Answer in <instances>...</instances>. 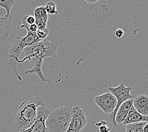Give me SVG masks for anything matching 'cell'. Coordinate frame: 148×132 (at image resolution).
<instances>
[{
    "instance_id": "17",
    "label": "cell",
    "mask_w": 148,
    "mask_h": 132,
    "mask_svg": "<svg viewBox=\"0 0 148 132\" xmlns=\"http://www.w3.org/2000/svg\"><path fill=\"white\" fill-rule=\"evenodd\" d=\"M45 9L47 13L51 15H57L58 14V11H57L56 5L54 2L49 1L46 3V5L45 6Z\"/></svg>"
},
{
    "instance_id": "18",
    "label": "cell",
    "mask_w": 148,
    "mask_h": 132,
    "mask_svg": "<svg viewBox=\"0 0 148 132\" xmlns=\"http://www.w3.org/2000/svg\"><path fill=\"white\" fill-rule=\"evenodd\" d=\"M48 34H49V30L48 28H46L43 30H38L36 32V35L40 41H42V40H45V38H46L47 37H48Z\"/></svg>"
},
{
    "instance_id": "10",
    "label": "cell",
    "mask_w": 148,
    "mask_h": 132,
    "mask_svg": "<svg viewBox=\"0 0 148 132\" xmlns=\"http://www.w3.org/2000/svg\"><path fill=\"white\" fill-rule=\"evenodd\" d=\"M133 106L140 114L148 116V96L144 94L137 95L133 100Z\"/></svg>"
},
{
    "instance_id": "1",
    "label": "cell",
    "mask_w": 148,
    "mask_h": 132,
    "mask_svg": "<svg viewBox=\"0 0 148 132\" xmlns=\"http://www.w3.org/2000/svg\"><path fill=\"white\" fill-rule=\"evenodd\" d=\"M39 106H46V104L42 99L38 97L28 98L22 102L13 120L14 129L16 131H22L32 126L36 120Z\"/></svg>"
},
{
    "instance_id": "25",
    "label": "cell",
    "mask_w": 148,
    "mask_h": 132,
    "mask_svg": "<svg viewBox=\"0 0 148 132\" xmlns=\"http://www.w3.org/2000/svg\"><path fill=\"white\" fill-rule=\"evenodd\" d=\"M97 1H86V2L87 3H96Z\"/></svg>"
},
{
    "instance_id": "14",
    "label": "cell",
    "mask_w": 148,
    "mask_h": 132,
    "mask_svg": "<svg viewBox=\"0 0 148 132\" xmlns=\"http://www.w3.org/2000/svg\"><path fill=\"white\" fill-rule=\"evenodd\" d=\"M147 123L141 122L126 125L125 132H143V127Z\"/></svg>"
},
{
    "instance_id": "11",
    "label": "cell",
    "mask_w": 148,
    "mask_h": 132,
    "mask_svg": "<svg viewBox=\"0 0 148 132\" xmlns=\"http://www.w3.org/2000/svg\"><path fill=\"white\" fill-rule=\"evenodd\" d=\"M133 105V99H129L121 105L115 116V121L118 124H122L125 121L128 115V113Z\"/></svg>"
},
{
    "instance_id": "20",
    "label": "cell",
    "mask_w": 148,
    "mask_h": 132,
    "mask_svg": "<svg viewBox=\"0 0 148 132\" xmlns=\"http://www.w3.org/2000/svg\"><path fill=\"white\" fill-rule=\"evenodd\" d=\"M38 30V28H37V26L36 25V23H34V24H32L29 26V28L27 30V32L36 33Z\"/></svg>"
},
{
    "instance_id": "3",
    "label": "cell",
    "mask_w": 148,
    "mask_h": 132,
    "mask_svg": "<svg viewBox=\"0 0 148 132\" xmlns=\"http://www.w3.org/2000/svg\"><path fill=\"white\" fill-rule=\"evenodd\" d=\"M40 40L36 33L27 32V35L21 37L18 36L9 48V62L8 65L11 67L13 72L19 81H22V77L17 72V64L19 62V57L26 47L36 44Z\"/></svg>"
},
{
    "instance_id": "12",
    "label": "cell",
    "mask_w": 148,
    "mask_h": 132,
    "mask_svg": "<svg viewBox=\"0 0 148 132\" xmlns=\"http://www.w3.org/2000/svg\"><path fill=\"white\" fill-rule=\"evenodd\" d=\"M141 122H146L148 123V116H144L140 114L134 107L133 105L131 107L128 113L127 116L123 123V125H128L136 123H141Z\"/></svg>"
},
{
    "instance_id": "16",
    "label": "cell",
    "mask_w": 148,
    "mask_h": 132,
    "mask_svg": "<svg viewBox=\"0 0 148 132\" xmlns=\"http://www.w3.org/2000/svg\"><path fill=\"white\" fill-rule=\"evenodd\" d=\"M15 3V0H0V7L3 8L6 10V16L10 15L11 9Z\"/></svg>"
},
{
    "instance_id": "22",
    "label": "cell",
    "mask_w": 148,
    "mask_h": 132,
    "mask_svg": "<svg viewBox=\"0 0 148 132\" xmlns=\"http://www.w3.org/2000/svg\"><path fill=\"white\" fill-rule=\"evenodd\" d=\"M110 131V128L106 126V124H103L99 126L100 132H109Z\"/></svg>"
},
{
    "instance_id": "26",
    "label": "cell",
    "mask_w": 148,
    "mask_h": 132,
    "mask_svg": "<svg viewBox=\"0 0 148 132\" xmlns=\"http://www.w3.org/2000/svg\"><path fill=\"white\" fill-rule=\"evenodd\" d=\"M34 64H42V63H34Z\"/></svg>"
},
{
    "instance_id": "15",
    "label": "cell",
    "mask_w": 148,
    "mask_h": 132,
    "mask_svg": "<svg viewBox=\"0 0 148 132\" xmlns=\"http://www.w3.org/2000/svg\"><path fill=\"white\" fill-rule=\"evenodd\" d=\"M35 23V18L32 15H27L22 20V25L21 26V29H25L28 30L29 26Z\"/></svg>"
},
{
    "instance_id": "13",
    "label": "cell",
    "mask_w": 148,
    "mask_h": 132,
    "mask_svg": "<svg viewBox=\"0 0 148 132\" xmlns=\"http://www.w3.org/2000/svg\"><path fill=\"white\" fill-rule=\"evenodd\" d=\"M34 17L36 20H41V21L47 23L48 20V15L47 13L45 6H41L37 7L34 11Z\"/></svg>"
},
{
    "instance_id": "21",
    "label": "cell",
    "mask_w": 148,
    "mask_h": 132,
    "mask_svg": "<svg viewBox=\"0 0 148 132\" xmlns=\"http://www.w3.org/2000/svg\"><path fill=\"white\" fill-rule=\"evenodd\" d=\"M124 35L123 30L122 29H118L115 31V36L118 38H121Z\"/></svg>"
},
{
    "instance_id": "7",
    "label": "cell",
    "mask_w": 148,
    "mask_h": 132,
    "mask_svg": "<svg viewBox=\"0 0 148 132\" xmlns=\"http://www.w3.org/2000/svg\"><path fill=\"white\" fill-rule=\"evenodd\" d=\"M73 114L68 129L65 132H80L87 124L84 110L78 106L73 107Z\"/></svg>"
},
{
    "instance_id": "6",
    "label": "cell",
    "mask_w": 148,
    "mask_h": 132,
    "mask_svg": "<svg viewBox=\"0 0 148 132\" xmlns=\"http://www.w3.org/2000/svg\"><path fill=\"white\" fill-rule=\"evenodd\" d=\"M50 111L46 106H39L37 109V117L32 126L21 132H49L46 126V121Z\"/></svg>"
},
{
    "instance_id": "2",
    "label": "cell",
    "mask_w": 148,
    "mask_h": 132,
    "mask_svg": "<svg viewBox=\"0 0 148 132\" xmlns=\"http://www.w3.org/2000/svg\"><path fill=\"white\" fill-rule=\"evenodd\" d=\"M58 44L56 41L42 40L34 45L26 47L23 50L24 57L19 60L18 63L25 62L29 60L32 64L34 62H42L43 60L49 57H55Z\"/></svg>"
},
{
    "instance_id": "8",
    "label": "cell",
    "mask_w": 148,
    "mask_h": 132,
    "mask_svg": "<svg viewBox=\"0 0 148 132\" xmlns=\"http://www.w3.org/2000/svg\"><path fill=\"white\" fill-rule=\"evenodd\" d=\"M95 104L106 114H111L115 110L117 104L116 97L110 91L95 97Z\"/></svg>"
},
{
    "instance_id": "4",
    "label": "cell",
    "mask_w": 148,
    "mask_h": 132,
    "mask_svg": "<svg viewBox=\"0 0 148 132\" xmlns=\"http://www.w3.org/2000/svg\"><path fill=\"white\" fill-rule=\"evenodd\" d=\"M73 107L61 106L50 112L46 121L49 132H65L73 114Z\"/></svg>"
},
{
    "instance_id": "5",
    "label": "cell",
    "mask_w": 148,
    "mask_h": 132,
    "mask_svg": "<svg viewBox=\"0 0 148 132\" xmlns=\"http://www.w3.org/2000/svg\"><path fill=\"white\" fill-rule=\"evenodd\" d=\"M109 91L112 93L114 96L116 97L117 100V104L116 108L112 113L110 114L108 120L110 121L114 127H117V123L115 121V116L120 106L124 102H125L129 99H132V95L130 94V91L133 90V88L130 86H125L124 83H121L119 86L117 87L108 88Z\"/></svg>"
},
{
    "instance_id": "9",
    "label": "cell",
    "mask_w": 148,
    "mask_h": 132,
    "mask_svg": "<svg viewBox=\"0 0 148 132\" xmlns=\"http://www.w3.org/2000/svg\"><path fill=\"white\" fill-rule=\"evenodd\" d=\"M13 17L10 15L0 17V44L6 42L10 30Z\"/></svg>"
},
{
    "instance_id": "24",
    "label": "cell",
    "mask_w": 148,
    "mask_h": 132,
    "mask_svg": "<svg viewBox=\"0 0 148 132\" xmlns=\"http://www.w3.org/2000/svg\"><path fill=\"white\" fill-rule=\"evenodd\" d=\"M143 132H148V123H147L143 127Z\"/></svg>"
},
{
    "instance_id": "23",
    "label": "cell",
    "mask_w": 148,
    "mask_h": 132,
    "mask_svg": "<svg viewBox=\"0 0 148 132\" xmlns=\"http://www.w3.org/2000/svg\"><path fill=\"white\" fill-rule=\"evenodd\" d=\"M103 124H107V123L105 121H101L99 123H97L96 124V126H98L99 127L101 126V125H103Z\"/></svg>"
},
{
    "instance_id": "19",
    "label": "cell",
    "mask_w": 148,
    "mask_h": 132,
    "mask_svg": "<svg viewBox=\"0 0 148 132\" xmlns=\"http://www.w3.org/2000/svg\"><path fill=\"white\" fill-rule=\"evenodd\" d=\"M35 23L37 26L38 29L39 30H43L47 28V27H46L47 23L41 21V20H35Z\"/></svg>"
}]
</instances>
